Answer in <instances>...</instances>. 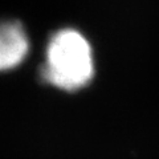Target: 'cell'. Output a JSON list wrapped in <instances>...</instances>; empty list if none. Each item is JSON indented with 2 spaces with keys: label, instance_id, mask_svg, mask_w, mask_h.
<instances>
[{
  "label": "cell",
  "instance_id": "6da1fadb",
  "mask_svg": "<svg viewBox=\"0 0 159 159\" xmlns=\"http://www.w3.org/2000/svg\"><path fill=\"white\" fill-rule=\"evenodd\" d=\"M40 76L44 82L66 92L86 86L94 76L93 51L88 39L74 28L54 32L48 41Z\"/></svg>",
  "mask_w": 159,
  "mask_h": 159
},
{
  "label": "cell",
  "instance_id": "7a4b0ae2",
  "mask_svg": "<svg viewBox=\"0 0 159 159\" xmlns=\"http://www.w3.org/2000/svg\"><path fill=\"white\" fill-rule=\"evenodd\" d=\"M29 53V39L17 20H0V72L19 66Z\"/></svg>",
  "mask_w": 159,
  "mask_h": 159
}]
</instances>
